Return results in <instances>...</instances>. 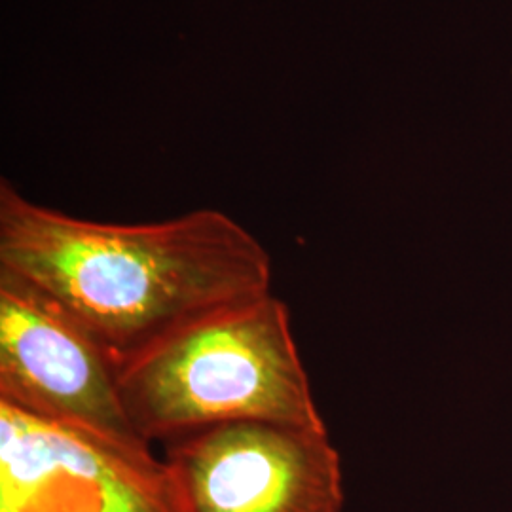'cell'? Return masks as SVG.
I'll return each mask as SVG.
<instances>
[{
  "instance_id": "6da1fadb",
  "label": "cell",
  "mask_w": 512,
  "mask_h": 512,
  "mask_svg": "<svg viewBox=\"0 0 512 512\" xmlns=\"http://www.w3.org/2000/svg\"><path fill=\"white\" fill-rule=\"evenodd\" d=\"M0 274L120 368L213 311L270 294L272 258L239 222L198 209L148 224L76 219L0 181Z\"/></svg>"
},
{
  "instance_id": "7a4b0ae2",
  "label": "cell",
  "mask_w": 512,
  "mask_h": 512,
  "mask_svg": "<svg viewBox=\"0 0 512 512\" xmlns=\"http://www.w3.org/2000/svg\"><path fill=\"white\" fill-rule=\"evenodd\" d=\"M118 384L129 421L150 444L230 421L327 429L289 308L272 293L169 334L120 368Z\"/></svg>"
},
{
  "instance_id": "3957f363",
  "label": "cell",
  "mask_w": 512,
  "mask_h": 512,
  "mask_svg": "<svg viewBox=\"0 0 512 512\" xmlns=\"http://www.w3.org/2000/svg\"><path fill=\"white\" fill-rule=\"evenodd\" d=\"M177 512H342V463L327 429L230 421L164 442Z\"/></svg>"
},
{
  "instance_id": "277c9868",
  "label": "cell",
  "mask_w": 512,
  "mask_h": 512,
  "mask_svg": "<svg viewBox=\"0 0 512 512\" xmlns=\"http://www.w3.org/2000/svg\"><path fill=\"white\" fill-rule=\"evenodd\" d=\"M0 401L95 439L152 450L122 403L118 368L92 338L0 274Z\"/></svg>"
},
{
  "instance_id": "5b68a950",
  "label": "cell",
  "mask_w": 512,
  "mask_h": 512,
  "mask_svg": "<svg viewBox=\"0 0 512 512\" xmlns=\"http://www.w3.org/2000/svg\"><path fill=\"white\" fill-rule=\"evenodd\" d=\"M0 512H177L164 461L0 401Z\"/></svg>"
}]
</instances>
